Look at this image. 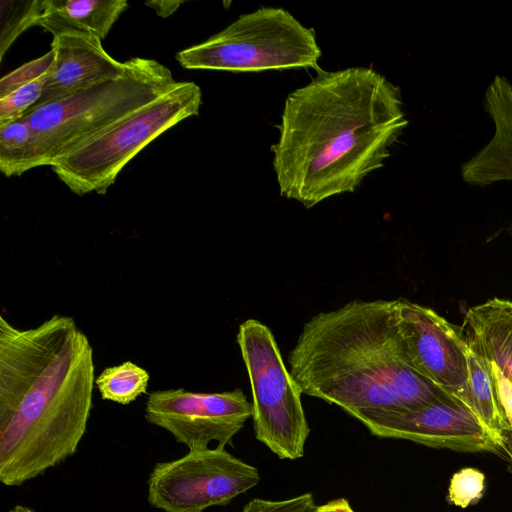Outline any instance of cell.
Segmentation results:
<instances>
[{
  "label": "cell",
  "instance_id": "obj_1",
  "mask_svg": "<svg viewBox=\"0 0 512 512\" xmlns=\"http://www.w3.org/2000/svg\"><path fill=\"white\" fill-rule=\"evenodd\" d=\"M408 125L398 86L371 68L319 71L291 92L271 147L280 195L306 208L354 192Z\"/></svg>",
  "mask_w": 512,
  "mask_h": 512
},
{
  "label": "cell",
  "instance_id": "obj_2",
  "mask_svg": "<svg viewBox=\"0 0 512 512\" xmlns=\"http://www.w3.org/2000/svg\"><path fill=\"white\" fill-rule=\"evenodd\" d=\"M93 349L74 318L20 329L0 315V482L20 486L73 456L87 430Z\"/></svg>",
  "mask_w": 512,
  "mask_h": 512
},
{
  "label": "cell",
  "instance_id": "obj_3",
  "mask_svg": "<svg viewBox=\"0 0 512 512\" xmlns=\"http://www.w3.org/2000/svg\"><path fill=\"white\" fill-rule=\"evenodd\" d=\"M302 394L351 416L413 410L448 392L409 363L399 334L396 300H352L311 317L288 354Z\"/></svg>",
  "mask_w": 512,
  "mask_h": 512
},
{
  "label": "cell",
  "instance_id": "obj_4",
  "mask_svg": "<svg viewBox=\"0 0 512 512\" xmlns=\"http://www.w3.org/2000/svg\"><path fill=\"white\" fill-rule=\"evenodd\" d=\"M125 64L126 70L119 77L92 84L25 113L49 166L177 83L171 71L156 60L134 57Z\"/></svg>",
  "mask_w": 512,
  "mask_h": 512
},
{
  "label": "cell",
  "instance_id": "obj_5",
  "mask_svg": "<svg viewBox=\"0 0 512 512\" xmlns=\"http://www.w3.org/2000/svg\"><path fill=\"white\" fill-rule=\"evenodd\" d=\"M200 87L177 82L169 91L108 127L51 167L75 194H105L127 163L166 130L199 114Z\"/></svg>",
  "mask_w": 512,
  "mask_h": 512
},
{
  "label": "cell",
  "instance_id": "obj_6",
  "mask_svg": "<svg viewBox=\"0 0 512 512\" xmlns=\"http://www.w3.org/2000/svg\"><path fill=\"white\" fill-rule=\"evenodd\" d=\"M320 56L313 29L283 8L262 7L178 52L176 60L186 69L261 72L316 68Z\"/></svg>",
  "mask_w": 512,
  "mask_h": 512
},
{
  "label": "cell",
  "instance_id": "obj_7",
  "mask_svg": "<svg viewBox=\"0 0 512 512\" xmlns=\"http://www.w3.org/2000/svg\"><path fill=\"white\" fill-rule=\"evenodd\" d=\"M252 392L255 436L280 459L304 455L310 433L302 392L284 364L271 329L248 319L237 334Z\"/></svg>",
  "mask_w": 512,
  "mask_h": 512
},
{
  "label": "cell",
  "instance_id": "obj_8",
  "mask_svg": "<svg viewBox=\"0 0 512 512\" xmlns=\"http://www.w3.org/2000/svg\"><path fill=\"white\" fill-rule=\"evenodd\" d=\"M258 470L225 448L188 451L156 463L148 477V502L164 512H203L255 487Z\"/></svg>",
  "mask_w": 512,
  "mask_h": 512
},
{
  "label": "cell",
  "instance_id": "obj_9",
  "mask_svg": "<svg viewBox=\"0 0 512 512\" xmlns=\"http://www.w3.org/2000/svg\"><path fill=\"white\" fill-rule=\"evenodd\" d=\"M250 417L252 403L240 388L218 393L157 390L149 394L145 407L146 420L189 451L208 449L212 442L225 448Z\"/></svg>",
  "mask_w": 512,
  "mask_h": 512
},
{
  "label": "cell",
  "instance_id": "obj_10",
  "mask_svg": "<svg viewBox=\"0 0 512 512\" xmlns=\"http://www.w3.org/2000/svg\"><path fill=\"white\" fill-rule=\"evenodd\" d=\"M371 434L405 439L434 448L503 455V438L487 429L475 413L451 394L413 410H375L354 416Z\"/></svg>",
  "mask_w": 512,
  "mask_h": 512
},
{
  "label": "cell",
  "instance_id": "obj_11",
  "mask_svg": "<svg viewBox=\"0 0 512 512\" xmlns=\"http://www.w3.org/2000/svg\"><path fill=\"white\" fill-rule=\"evenodd\" d=\"M396 319L410 365L462 400L468 382L467 346L457 327L434 310L406 299H396Z\"/></svg>",
  "mask_w": 512,
  "mask_h": 512
},
{
  "label": "cell",
  "instance_id": "obj_12",
  "mask_svg": "<svg viewBox=\"0 0 512 512\" xmlns=\"http://www.w3.org/2000/svg\"><path fill=\"white\" fill-rule=\"evenodd\" d=\"M101 41L96 35L79 32L53 36L51 50L54 60L41 97L33 107L66 98L87 86L121 76L126 70L125 62L110 56Z\"/></svg>",
  "mask_w": 512,
  "mask_h": 512
},
{
  "label": "cell",
  "instance_id": "obj_13",
  "mask_svg": "<svg viewBox=\"0 0 512 512\" xmlns=\"http://www.w3.org/2000/svg\"><path fill=\"white\" fill-rule=\"evenodd\" d=\"M484 107L494 124L491 140L461 168L464 182L487 186L512 181V85L496 75L484 95Z\"/></svg>",
  "mask_w": 512,
  "mask_h": 512
},
{
  "label": "cell",
  "instance_id": "obj_14",
  "mask_svg": "<svg viewBox=\"0 0 512 512\" xmlns=\"http://www.w3.org/2000/svg\"><path fill=\"white\" fill-rule=\"evenodd\" d=\"M457 330L469 350L512 382V301L493 298L470 307Z\"/></svg>",
  "mask_w": 512,
  "mask_h": 512
},
{
  "label": "cell",
  "instance_id": "obj_15",
  "mask_svg": "<svg viewBox=\"0 0 512 512\" xmlns=\"http://www.w3.org/2000/svg\"><path fill=\"white\" fill-rule=\"evenodd\" d=\"M127 7L125 0H46L38 26L53 36L79 32L104 40Z\"/></svg>",
  "mask_w": 512,
  "mask_h": 512
},
{
  "label": "cell",
  "instance_id": "obj_16",
  "mask_svg": "<svg viewBox=\"0 0 512 512\" xmlns=\"http://www.w3.org/2000/svg\"><path fill=\"white\" fill-rule=\"evenodd\" d=\"M43 165H48L46 156L25 116L0 126V170L6 177Z\"/></svg>",
  "mask_w": 512,
  "mask_h": 512
},
{
  "label": "cell",
  "instance_id": "obj_17",
  "mask_svg": "<svg viewBox=\"0 0 512 512\" xmlns=\"http://www.w3.org/2000/svg\"><path fill=\"white\" fill-rule=\"evenodd\" d=\"M467 365L468 382L462 401L487 429L503 438L511 429L498 406L488 364L467 348Z\"/></svg>",
  "mask_w": 512,
  "mask_h": 512
},
{
  "label": "cell",
  "instance_id": "obj_18",
  "mask_svg": "<svg viewBox=\"0 0 512 512\" xmlns=\"http://www.w3.org/2000/svg\"><path fill=\"white\" fill-rule=\"evenodd\" d=\"M150 376L131 361L105 368L95 380L101 398L127 405L145 394Z\"/></svg>",
  "mask_w": 512,
  "mask_h": 512
},
{
  "label": "cell",
  "instance_id": "obj_19",
  "mask_svg": "<svg viewBox=\"0 0 512 512\" xmlns=\"http://www.w3.org/2000/svg\"><path fill=\"white\" fill-rule=\"evenodd\" d=\"M46 10V0H1L0 60L18 36L32 26H38Z\"/></svg>",
  "mask_w": 512,
  "mask_h": 512
},
{
  "label": "cell",
  "instance_id": "obj_20",
  "mask_svg": "<svg viewBox=\"0 0 512 512\" xmlns=\"http://www.w3.org/2000/svg\"><path fill=\"white\" fill-rule=\"evenodd\" d=\"M47 73L0 98V126L23 117L38 102Z\"/></svg>",
  "mask_w": 512,
  "mask_h": 512
},
{
  "label": "cell",
  "instance_id": "obj_21",
  "mask_svg": "<svg viewBox=\"0 0 512 512\" xmlns=\"http://www.w3.org/2000/svg\"><path fill=\"white\" fill-rule=\"evenodd\" d=\"M484 474L475 468H463L453 474L450 480L447 501L466 508L477 503L484 491Z\"/></svg>",
  "mask_w": 512,
  "mask_h": 512
},
{
  "label": "cell",
  "instance_id": "obj_22",
  "mask_svg": "<svg viewBox=\"0 0 512 512\" xmlns=\"http://www.w3.org/2000/svg\"><path fill=\"white\" fill-rule=\"evenodd\" d=\"M54 53L50 50L41 58L35 59L4 76L0 81V98L8 95L20 86L43 76L51 67Z\"/></svg>",
  "mask_w": 512,
  "mask_h": 512
},
{
  "label": "cell",
  "instance_id": "obj_23",
  "mask_svg": "<svg viewBox=\"0 0 512 512\" xmlns=\"http://www.w3.org/2000/svg\"><path fill=\"white\" fill-rule=\"evenodd\" d=\"M317 505L311 493L301 494L285 500L255 498L241 512H316Z\"/></svg>",
  "mask_w": 512,
  "mask_h": 512
},
{
  "label": "cell",
  "instance_id": "obj_24",
  "mask_svg": "<svg viewBox=\"0 0 512 512\" xmlns=\"http://www.w3.org/2000/svg\"><path fill=\"white\" fill-rule=\"evenodd\" d=\"M486 362L498 406L508 422L512 433V382L493 363Z\"/></svg>",
  "mask_w": 512,
  "mask_h": 512
},
{
  "label": "cell",
  "instance_id": "obj_25",
  "mask_svg": "<svg viewBox=\"0 0 512 512\" xmlns=\"http://www.w3.org/2000/svg\"><path fill=\"white\" fill-rule=\"evenodd\" d=\"M184 1L173 0H152L145 2V4L155 10L156 14L160 17L166 18L172 15L179 8Z\"/></svg>",
  "mask_w": 512,
  "mask_h": 512
},
{
  "label": "cell",
  "instance_id": "obj_26",
  "mask_svg": "<svg viewBox=\"0 0 512 512\" xmlns=\"http://www.w3.org/2000/svg\"><path fill=\"white\" fill-rule=\"evenodd\" d=\"M316 512H355L345 498L329 501L317 506Z\"/></svg>",
  "mask_w": 512,
  "mask_h": 512
},
{
  "label": "cell",
  "instance_id": "obj_27",
  "mask_svg": "<svg viewBox=\"0 0 512 512\" xmlns=\"http://www.w3.org/2000/svg\"><path fill=\"white\" fill-rule=\"evenodd\" d=\"M504 449L503 455L508 462V468L512 473V433L505 432L503 434Z\"/></svg>",
  "mask_w": 512,
  "mask_h": 512
},
{
  "label": "cell",
  "instance_id": "obj_28",
  "mask_svg": "<svg viewBox=\"0 0 512 512\" xmlns=\"http://www.w3.org/2000/svg\"><path fill=\"white\" fill-rule=\"evenodd\" d=\"M8 512H34V511L27 506L18 504V505H15L13 508H11Z\"/></svg>",
  "mask_w": 512,
  "mask_h": 512
},
{
  "label": "cell",
  "instance_id": "obj_29",
  "mask_svg": "<svg viewBox=\"0 0 512 512\" xmlns=\"http://www.w3.org/2000/svg\"><path fill=\"white\" fill-rule=\"evenodd\" d=\"M508 232L512 235V225L508 228Z\"/></svg>",
  "mask_w": 512,
  "mask_h": 512
}]
</instances>
